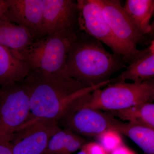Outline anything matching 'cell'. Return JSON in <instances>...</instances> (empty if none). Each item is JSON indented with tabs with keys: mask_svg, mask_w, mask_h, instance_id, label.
I'll use <instances>...</instances> for the list:
<instances>
[{
	"mask_svg": "<svg viewBox=\"0 0 154 154\" xmlns=\"http://www.w3.org/2000/svg\"><path fill=\"white\" fill-rule=\"evenodd\" d=\"M110 154H136L131 149L129 148L124 144L115 149Z\"/></svg>",
	"mask_w": 154,
	"mask_h": 154,
	"instance_id": "obj_22",
	"label": "cell"
},
{
	"mask_svg": "<svg viewBox=\"0 0 154 154\" xmlns=\"http://www.w3.org/2000/svg\"><path fill=\"white\" fill-rule=\"evenodd\" d=\"M143 52L125 68V70L116 78L111 79V82L131 80L136 84H141L154 78V40Z\"/></svg>",
	"mask_w": 154,
	"mask_h": 154,
	"instance_id": "obj_12",
	"label": "cell"
},
{
	"mask_svg": "<svg viewBox=\"0 0 154 154\" xmlns=\"http://www.w3.org/2000/svg\"><path fill=\"white\" fill-rule=\"evenodd\" d=\"M78 30H63L48 33L24 49L12 51L25 62L30 72L66 76L68 54Z\"/></svg>",
	"mask_w": 154,
	"mask_h": 154,
	"instance_id": "obj_3",
	"label": "cell"
},
{
	"mask_svg": "<svg viewBox=\"0 0 154 154\" xmlns=\"http://www.w3.org/2000/svg\"><path fill=\"white\" fill-rule=\"evenodd\" d=\"M60 129L57 122L47 119L26 122L11 141L13 154H44L51 138Z\"/></svg>",
	"mask_w": 154,
	"mask_h": 154,
	"instance_id": "obj_8",
	"label": "cell"
},
{
	"mask_svg": "<svg viewBox=\"0 0 154 154\" xmlns=\"http://www.w3.org/2000/svg\"><path fill=\"white\" fill-rule=\"evenodd\" d=\"M96 138L98 143L110 153L124 144L121 134L112 129L104 131Z\"/></svg>",
	"mask_w": 154,
	"mask_h": 154,
	"instance_id": "obj_19",
	"label": "cell"
},
{
	"mask_svg": "<svg viewBox=\"0 0 154 154\" xmlns=\"http://www.w3.org/2000/svg\"><path fill=\"white\" fill-rule=\"evenodd\" d=\"M87 143L85 138L69 129L61 128L51 138L44 154H72Z\"/></svg>",
	"mask_w": 154,
	"mask_h": 154,
	"instance_id": "obj_17",
	"label": "cell"
},
{
	"mask_svg": "<svg viewBox=\"0 0 154 154\" xmlns=\"http://www.w3.org/2000/svg\"><path fill=\"white\" fill-rule=\"evenodd\" d=\"M123 10L134 25L146 36L152 33L151 20L154 13V0H127Z\"/></svg>",
	"mask_w": 154,
	"mask_h": 154,
	"instance_id": "obj_15",
	"label": "cell"
},
{
	"mask_svg": "<svg viewBox=\"0 0 154 154\" xmlns=\"http://www.w3.org/2000/svg\"><path fill=\"white\" fill-rule=\"evenodd\" d=\"M126 64L122 56L108 52L101 42L79 30L68 54L66 75L92 87L110 79Z\"/></svg>",
	"mask_w": 154,
	"mask_h": 154,
	"instance_id": "obj_2",
	"label": "cell"
},
{
	"mask_svg": "<svg viewBox=\"0 0 154 154\" xmlns=\"http://www.w3.org/2000/svg\"><path fill=\"white\" fill-rule=\"evenodd\" d=\"M11 3V0H0V19L8 8Z\"/></svg>",
	"mask_w": 154,
	"mask_h": 154,
	"instance_id": "obj_23",
	"label": "cell"
},
{
	"mask_svg": "<svg viewBox=\"0 0 154 154\" xmlns=\"http://www.w3.org/2000/svg\"><path fill=\"white\" fill-rule=\"evenodd\" d=\"M103 14L114 37L134 59L140 56L143 50L137 45L146 44L147 38L136 28L123 10L120 0H98Z\"/></svg>",
	"mask_w": 154,
	"mask_h": 154,
	"instance_id": "obj_7",
	"label": "cell"
},
{
	"mask_svg": "<svg viewBox=\"0 0 154 154\" xmlns=\"http://www.w3.org/2000/svg\"><path fill=\"white\" fill-rule=\"evenodd\" d=\"M42 28L44 36L63 30L77 31L78 5L73 0H43Z\"/></svg>",
	"mask_w": 154,
	"mask_h": 154,
	"instance_id": "obj_10",
	"label": "cell"
},
{
	"mask_svg": "<svg viewBox=\"0 0 154 154\" xmlns=\"http://www.w3.org/2000/svg\"><path fill=\"white\" fill-rule=\"evenodd\" d=\"M77 154H85L84 152H83V151H82L81 150V151L80 152H79V153H78Z\"/></svg>",
	"mask_w": 154,
	"mask_h": 154,
	"instance_id": "obj_24",
	"label": "cell"
},
{
	"mask_svg": "<svg viewBox=\"0 0 154 154\" xmlns=\"http://www.w3.org/2000/svg\"><path fill=\"white\" fill-rule=\"evenodd\" d=\"M154 99V79L141 84L121 81L110 82L95 90L81 105L111 112L141 103L152 102Z\"/></svg>",
	"mask_w": 154,
	"mask_h": 154,
	"instance_id": "obj_4",
	"label": "cell"
},
{
	"mask_svg": "<svg viewBox=\"0 0 154 154\" xmlns=\"http://www.w3.org/2000/svg\"><path fill=\"white\" fill-rule=\"evenodd\" d=\"M43 11V0H11L1 19L25 28L36 40L44 36Z\"/></svg>",
	"mask_w": 154,
	"mask_h": 154,
	"instance_id": "obj_11",
	"label": "cell"
},
{
	"mask_svg": "<svg viewBox=\"0 0 154 154\" xmlns=\"http://www.w3.org/2000/svg\"><path fill=\"white\" fill-rule=\"evenodd\" d=\"M29 72L24 61L15 55L12 50L0 45V87L20 82Z\"/></svg>",
	"mask_w": 154,
	"mask_h": 154,
	"instance_id": "obj_13",
	"label": "cell"
},
{
	"mask_svg": "<svg viewBox=\"0 0 154 154\" xmlns=\"http://www.w3.org/2000/svg\"><path fill=\"white\" fill-rule=\"evenodd\" d=\"M81 150L85 154H110L100 143L95 142L87 143Z\"/></svg>",
	"mask_w": 154,
	"mask_h": 154,
	"instance_id": "obj_20",
	"label": "cell"
},
{
	"mask_svg": "<svg viewBox=\"0 0 154 154\" xmlns=\"http://www.w3.org/2000/svg\"><path fill=\"white\" fill-rule=\"evenodd\" d=\"M77 2L79 30L107 45L113 53L122 56L126 63H132L134 59L113 36L98 0H77Z\"/></svg>",
	"mask_w": 154,
	"mask_h": 154,
	"instance_id": "obj_6",
	"label": "cell"
},
{
	"mask_svg": "<svg viewBox=\"0 0 154 154\" xmlns=\"http://www.w3.org/2000/svg\"><path fill=\"white\" fill-rule=\"evenodd\" d=\"M87 99L74 105L60 119L65 128L86 137H96L104 131L109 129L113 117L110 112L83 107L81 105Z\"/></svg>",
	"mask_w": 154,
	"mask_h": 154,
	"instance_id": "obj_9",
	"label": "cell"
},
{
	"mask_svg": "<svg viewBox=\"0 0 154 154\" xmlns=\"http://www.w3.org/2000/svg\"><path fill=\"white\" fill-rule=\"evenodd\" d=\"M30 115L29 97L19 83L0 87V141L11 142Z\"/></svg>",
	"mask_w": 154,
	"mask_h": 154,
	"instance_id": "obj_5",
	"label": "cell"
},
{
	"mask_svg": "<svg viewBox=\"0 0 154 154\" xmlns=\"http://www.w3.org/2000/svg\"><path fill=\"white\" fill-rule=\"evenodd\" d=\"M110 83V79L85 87L66 76L30 72L19 83L29 97L30 115L26 122L44 119L59 123L72 106Z\"/></svg>",
	"mask_w": 154,
	"mask_h": 154,
	"instance_id": "obj_1",
	"label": "cell"
},
{
	"mask_svg": "<svg viewBox=\"0 0 154 154\" xmlns=\"http://www.w3.org/2000/svg\"><path fill=\"white\" fill-rule=\"evenodd\" d=\"M110 113L119 120L154 129V104L145 102Z\"/></svg>",
	"mask_w": 154,
	"mask_h": 154,
	"instance_id": "obj_18",
	"label": "cell"
},
{
	"mask_svg": "<svg viewBox=\"0 0 154 154\" xmlns=\"http://www.w3.org/2000/svg\"><path fill=\"white\" fill-rule=\"evenodd\" d=\"M0 154H13L11 142L0 141Z\"/></svg>",
	"mask_w": 154,
	"mask_h": 154,
	"instance_id": "obj_21",
	"label": "cell"
},
{
	"mask_svg": "<svg viewBox=\"0 0 154 154\" xmlns=\"http://www.w3.org/2000/svg\"><path fill=\"white\" fill-rule=\"evenodd\" d=\"M109 129L126 136L145 153L154 154V129L142 125L124 122L113 116Z\"/></svg>",
	"mask_w": 154,
	"mask_h": 154,
	"instance_id": "obj_14",
	"label": "cell"
},
{
	"mask_svg": "<svg viewBox=\"0 0 154 154\" xmlns=\"http://www.w3.org/2000/svg\"><path fill=\"white\" fill-rule=\"evenodd\" d=\"M35 38L27 29L0 19V45L12 50H21L30 45Z\"/></svg>",
	"mask_w": 154,
	"mask_h": 154,
	"instance_id": "obj_16",
	"label": "cell"
}]
</instances>
